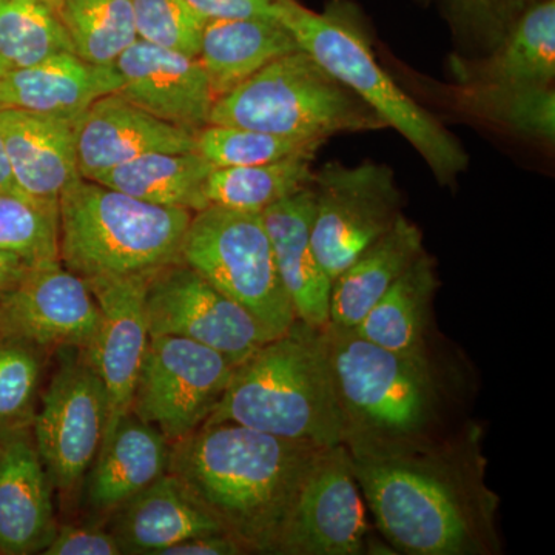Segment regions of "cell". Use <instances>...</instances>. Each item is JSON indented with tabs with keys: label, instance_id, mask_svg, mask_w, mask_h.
<instances>
[{
	"label": "cell",
	"instance_id": "40",
	"mask_svg": "<svg viewBox=\"0 0 555 555\" xmlns=\"http://www.w3.org/2000/svg\"><path fill=\"white\" fill-rule=\"evenodd\" d=\"M247 554L246 550L235 539L218 532L193 537V539L179 542L177 545L167 547L159 555H240Z\"/></svg>",
	"mask_w": 555,
	"mask_h": 555
},
{
	"label": "cell",
	"instance_id": "31",
	"mask_svg": "<svg viewBox=\"0 0 555 555\" xmlns=\"http://www.w3.org/2000/svg\"><path fill=\"white\" fill-rule=\"evenodd\" d=\"M57 14L75 53L90 64L113 67L138 39L130 0H61Z\"/></svg>",
	"mask_w": 555,
	"mask_h": 555
},
{
	"label": "cell",
	"instance_id": "35",
	"mask_svg": "<svg viewBox=\"0 0 555 555\" xmlns=\"http://www.w3.org/2000/svg\"><path fill=\"white\" fill-rule=\"evenodd\" d=\"M40 372L39 347L0 341V430L33 425Z\"/></svg>",
	"mask_w": 555,
	"mask_h": 555
},
{
	"label": "cell",
	"instance_id": "37",
	"mask_svg": "<svg viewBox=\"0 0 555 555\" xmlns=\"http://www.w3.org/2000/svg\"><path fill=\"white\" fill-rule=\"evenodd\" d=\"M532 2L534 0H454L451 20L462 35L476 36V42L486 53L505 38Z\"/></svg>",
	"mask_w": 555,
	"mask_h": 555
},
{
	"label": "cell",
	"instance_id": "33",
	"mask_svg": "<svg viewBox=\"0 0 555 555\" xmlns=\"http://www.w3.org/2000/svg\"><path fill=\"white\" fill-rule=\"evenodd\" d=\"M323 142L276 137L241 127L208 126L196 133V152L215 169L259 166L294 156H317Z\"/></svg>",
	"mask_w": 555,
	"mask_h": 555
},
{
	"label": "cell",
	"instance_id": "21",
	"mask_svg": "<svg viewBox=\"0 0 555 555\" xmlns=\"http://www.w3.org/2000/svg\"><path fill=\"white\" fill-rule=\"evenodd\" d=\"M455 83L491 87H545L555 78V2L531 3L494 49L476 57L454 54Z\"/></svg>",
	"mask_w": 555,
	"mask_h": 555
},
{
	"label": "cell",
	"instance_id": "28",
	"mask_svg": "<svg viewBox=\"0 0 555 555\" xmlns=\"http://www.w3.org/2000/svg\"><path fill=\"white\" fill-rule=\"evenodd\" d=\"M214 169L196 150L153 152L108 170L94 182L145 203L196 214L208 207L204 188Z\"/></svg>",
	"mask_w": 555,
	"mask_h": 555
},
{
	"label": "cell",
	"instance_id": "20",
	"mask_svg": "<svg viewBox=\"0 0 555 555\" xmlns=\"http://www.w3.org/2000/svg\"><path fill=\"white\" fill-rule=\"evenodd\" d=\"M278 272L297 320L326 327L331 318L332 280L313 250V195L305 189L261 211Z\"/></svg>",
	"mask_w": 555,
	"mask_h": 555
},
{
	"label": "cell",
	"instance_id": "14",
	"mask_svg": "<svg viewBox=\"0 0 555 555\" xmlns=\"http://www.w3.org/2000/svg\"><path fill=\"white\" fill-rule=\"evenodd\" d=\"M100 320L96 298L83 278L60 259L39 262L0 299V341L86 350Z\"/></svg>",
	"mask_w": 555,
	"mask_h": 555
},
{
	"label": "cell",
	"instance_id": "11",
	"mask_svg": "<svg viewBox=\"0 0 555 555\" xmlns=\"http://www.w3.org/2000/svg\"><path fill=\"white\" fill-rule=\"evenodd\" d=\"M108 422L104 383L82 349L62 360L33 418V438L51 485L69 495L93 465Z\"/></svg>",
	"mask_w": 555,
	"mask_h": 555
},
{
	"label": "cell",
	"instance_id": "4",
	"mask_svg": "<svg viewBox=\"0 0 555 555\" xmlns=\"http://www.w3.org/2000/svg\"><path fill=\"white\" fill-rule=\"evenodd\" d=\"M192 217L78 177L60 198V261L83 280L156 272L181 261Z\"/></svg>",
	"mask_w": 555,
	"mask_h": 555
},
{
	"label": "cell",
	"instance_id": "41",
	"mask_svg": "<svg viewBox=\"0 0 555 555\" xmlns=\"http://www.w3.org/2000/svg\"><path fill=\"white\" fill-rule=\"evenodd\" d=\"M36 264L39 262L35 259L17 251L0 248V299L5 298L10 292L20 286L21 281Z\"/></svg>",
	"mask_w": 555,
	"mask_h": 555
},
{
	"label": "cell",
	"instance_id": "18",
	"mask_svg": "<svg viewBox=\"0 0 555 555\" xmlns=\"http://www.w3.org/2000/svg\"><path fill=\"white\" fill-rule=\"evenodd\" d=\"M53 485L31 426L0 430V554L42 553L54 534Z\"/></svg>",
	"mask_w": 555,
	"mask_h": 555
},
{
	"label": "cell",
	"instance_id": "36",
	"mask_svg": "<svg viewBox=\"0 0 555 555\" xmlns=\"http://www.w3.org/2000/svg\"><path fill=\"white\" fill-rule=\"evenodd\" d=\"M138 39L198 57L207 21L188 0H130Z\"/></svg>",
	"mask_w": 555,
	"mask_h": 555
},
{
	"label": "cell",
	"instance_id": "30",
	"mask_svg": "<svg viewBox=\"0 0 555 555\" xmlns=\"http://www.w3.org/2000/svg\"><path fill=\"white\" fill-rule=\"evenodd\" d=\"M313 160L315 156H294L259 166L214 169L204 196L208 206L261 214L278 201L310 188Z\"/></svg>",
	"mask_w": 555,
	"mask_h": 555
},
{
	"label": "cell",
	"instance_id": "1",
	"mask_svg": "<svg viewBox=\"0 0 555 555\" xmlns=\"http://www.w3.org/2000/svg\"><path fill=\"white\" fill-rule=\"evenodd\" d=\"M483 430L396 440H350L353 474L375 528L393 554H502L500 496L486 483Z\"/></svg>",
	"mask_w": 555,
	"mask_h": 555
},
{
	"label": "cell",
	"instance_id": "10",
	"mask_svg": "<svg viewBox=\"0 0 555 555\" xmlns=\"http://www.w3.org/2000/svg\"><path fill=\"white\" fill-rule=\"evenodd\" d=\"M235 367L228 357L192 339L150 337L130 412L177 443L207 422Z\"/></svg>",
	"mask_w": 555,
	"mask_h": 555
},
{
	"label": "cell",
	"instance_id": "25",
	"mask_svg": "<svg viewBox=\"0 0 555 555\" xmlns=\"http://www.w3.org/2000/svg\"><path fill=\"white\" fill-rule=\"evenodd\" d=\"M299 49L294 35L272 17L207 21L198 60L218 100L270 62Z\"/></svg>",
	"mask_w": 555,
	"mask_h": 555
},
{
	"label": "cell",
	"instance_id": "3",
	"mask_svg": "<svg viewBox=\"0 0 555 555\" xmlns=\"http://www.w3.org/2000/svg\"><path fill=\"white\" fill-rule=\"evenodd\" d=\"M206 423H236L320 448L346 444L326 327L297 320L286 334L236 364Z\"/></svg>",
	"mask_w": 555,
	"mask_h": 555
},
{
	"label": "cell",
	"instance_id": "29",
	"mask_svg": "<svg viewBox=\"0 0 555 555\" xmlns=\"http://www.w3.org/2000/svg\"><path fill=\"white\" fill-rule=\"evenodd\" d=\"M449 101L463 115L491 124L514 137L553 145L555 91L545 87H491L455 83Z\"/></svg>",
	"mask_w": 555,
	"mask_h": 555
},
{
	"label": "cell",
	"instance_id": "19",
	"mask_svg": "<svg viewBox=\"0 0 555 555\" xmlns=\"http://www.w3.org/2000/svg\"><path fill=\"white\" fill-rule=\"evenodd\" d=\"M76 120L0 108V137L22 195L60 206L62 192L79 177Z\"/></svg>",
	"mask_w": 555,
	"mask_h": 555
},
{
	"label": "cell",
	"instance_id": "34",
	"mask_svg": "<svg viewBox=\"0 0 555 555\" xmlns=\"http://www.w3.org/2000/svg\"><path fill=\"white\" fill-rule=\"evenodd\" d=\"M0 248L38 262L60 259V206L0 195Z\"/></svg>",
	"mask_w": 555,
	"mask_h": 555
},
{
	"label": "cell",
	"instance_id": "22",
	"mask_svg": "<svg viewBox=\"0 0 555 555\" xmlns=\"http://www.w3.org/2000/svg\"><path fill=\"white\" fill-rule=\"evenodd\" d=\"M122 86L113 67L94 65L76 53H61L0 78V108L24 109L54 118L78 119L94 101Z\"/></svg>",
	"mask_w": 555,
	"mask_h": 555
},
{
	"label": "cell",
	"instance_id": "42",
	"mask_svg": "<svg viewBox=\"0 0 555 555\" xmlns=\"http://www.w3.org/2000/svg\"><path fill=\"white\" fill-rule=\"evenodd\" d=\"M17 193L21 192L20 189H17L13 169H11L9 153H7L5 149V142H3L2 137H0V195H17Z\"/></svg>",
	"mask_w": 555,
	"mask_h": 555
},
{
	"label": "cell",
	"instance_id": "5",
	"mask_svg": "<svg viewBox=\"0 0 555 555\" xmlns=\"http://www.w3.org/2000/svg\"><path fill=\"white\" fill-rule=\"evenodd\" d=\"M275 17L321 67L406 139L440 184H455L469 166L462 142L397 86L378 64L371 40L352 16L339 11L315 13L297 0H278Z\"/></svg>",
	"mask_w": 555,
	"mask_h": 555
},
{
	"label": "cell",
	"instance_id": "45",
	"mask_svg": "<svg viewBox=\"0 0 555 555\" xmlns=\"http://www.w3.org/2000/svg\"><path fill=\"white\" fill-rule=\"evenodd\" d=\"M441 2H443L444 5H447V9L449 11V16H451L452 7H454V0H441Z\"/></svg>",
	"mask_w": 555,
	"mask_h": 555
},
{
	"label": "cell",
	"instance_id": "17",
	"mask_svg": "<svg viewBox=\"0 0 555 555\" xmlns=\"http://www.w3.org/2000/svg\"><path fill=\"white\" fill-rule=\"evenodd\" d=\"M79 177L101 175L153 152H192L196 133L164 122L118 93L94 101L76 120Z\"/></svg>",
	"mask_w": 555,
	"mask_h": 555
},
{
	"label": "cell",
	"instance_id": "38",
	"mask_svg": "<svg viewBox=\"0 0 555 555\" xmlns=\"http://www.w3.org/2000/svg\"><path fill=\"white\" fill-rule=\"evenodd\" d=\"M43 555H120L118 539L113 532L98 528L62 526L42 551Z\"/></svg>",
	"mask_w": 555,
	"mask_h": 555
},
{
	"label": "cell",
	"instance_id": "6",
	"mask_svg": "<svg viewBox=\"0 0 555 555\" xmlns=\"http://www.w3.org/2000/svg\"><path fill=\"white\" fill-rule=\"evenodd\" d=\"M328 356L347 441L396 440L447 429V387L433 356H404L353 328L327 324Z\"/></svg>",
	"mask_w": 555,
	"mask_h": 555
},
{
	"label": "cell",
	"instance_id": "43",
	"mask_svg": "<svg viewBox=\"0 0 555 555\" xmlns=\"http://www.w3.org/2000/svg\"><path fill=\"white\" fill-rule=\"evenodd\" d=\"M10 65L7 64L5 61L2 60V57H0V78H2V76H5L7 73L10 72Z\"/></svg>",
	"mask_w": 555,
	"mask_h": 555
},
{
	"label": "cell",
	"instance_id": "23",
	"mask_svg": "<svg viewBox=\"0 0 555 555\" xmlns=\"http://www.w3.org/2000/svg\"><path fill=\"white\" fill-rule=\"evenodd\" d=\"M170 456V441L129 412L102 438L83 478L87 503L101 513H115L169 473Z\"/></svg>",
	"mask_w": 555,
	"mask_h": 555
},
{
	"label": "cell",
	"instance_id": "2",
	"mask_svg": "<svg viewBox=\"0 0 555 555\" xmlns=\"http://www.w3.org/2000/svg\"><path fill=\"white\" fill-rule=\"evenodd\" d=\"M321 449L236 423H206L171 443L169 473L247 554L280 555Z\"/></svg>",
	"mask_w": 555,
	"mask_h": 555
},
{
	"label": "cell",
	"instance_id": "16",
	"mask_svg": "<svg viewBox=\"0 0 555 555\" xmlns=\"http://www.w3.org/2000/svg\"><path fill=\"white\" fill-rule=\"evenodd\" d=\"M120 96L171 126L198 133L215 96L198 57L137 39L115 62Z\"/></svg>",
	"mask_w": 555,
	"mask_h": 555
},
{
	"label": "cell",
	"instance_id": "7",
	"mask_svg": "<svg viewBox=\"0 0 555 555\" xmlns=\"http://www.w3.org/2000/svg\"><path fill=\"white\" fill-rule=\"evenodd\" d=\"M208 124L323 144L337 134L387 129L366 102L302 49L218 98Z\"/></svg>",
	"mask_w": 555,
	"mask_h": 555
},
{
	"label": "cell",
	"instance_id": "9",
	"mask_svg": "<svg viewBox=\"0 0 555 555\" xmlns=\"http://www.w3.org/2000/svg\"><path fill=\"white\" fill-rule=\"evenodd\" d=\"M310 238L321 268L334 283L360 255L392 228L401 215V192L389 166L327 163L310 184Z\"/></svg>",
	"mask_w": 555,
	"mask_h": 555
},
{
	"label": "cell",
	"instance_id": "8",
	"mask_svg": "<svg viewBox=\"0 0 555 555\" xmlns=\"http://www.w3.org/2000/svg\"><path fill=\"white\" fill-rule=\"evenodd\" d=\"M181 261L243 306L273 339L297 321L261 214L218 206L196 211Z\"/></svg>",
	"mask_w": 555,
	"mask_h": 555
},
{
	"label": "cell",
	"instance_id": "12",
	"mask_svg": "<svg viewBox=\"0 0 555 555\" xmlns=\"http://www.w3.org/2000/svg\"><path fill=\"white\" fill-rule=\"evenodd\" d=\"M145 310L150 337L189 338L235 364L273 339L243 306L182 261L153 273Z\"/></svg>",
	"mask_w": 555,
	"mask_h": 555
},
{
	"label": "cell",
	"instance_id": "26",
	"mask_svg": "<svg viewBox=\"0 0 555 555\" xmlns=\"http://www.w3.org/2000/svg\"><path fill=\"white\" fill-rule=\"evenodd\" d=\"M423 232L403 214L332 283L328 324L356 328L401 273L425 251Z\"/></svg>",
	"mask_w": 555,
	"mask_h": 555
},
{
	"label": "cell",
	"instance_id": "32",
	"mask_svg": "<svg viewBox=\"0 0 555 555\" xmlns=\"http://www.w3.org/2000/svg\"><path fill=\"white\" fill-rule=\"evenodd\" d=\"M61 53H75L60 14L42 0H0V57L28 68Z\"/></svg>",
	"mask_w": 555,
	"mask_h": 555
},
{
	"label": "cell",
	"instance_id": "39",
	"mask_svg": "<svg viewBox=\"0 0 555 555\" xmlns=\"http://www.w3.org/2000/svg\"><path fill=\"white\" fill-rule=\"evenodd\" d=\"M188 2L206 21L250 20V17L276 20L278 0H188Z\"/></svg>",
	"mask_w": 555,
	"mask_h": 555
},
{
	"label": "cell",
	"instance_id": "15",
	"mask_svg": "<svg viewBox=\"0 0 555 555\" xmlns=\"http://www.w3.org/2000/svg\"><path fill=\"white\" fill-rule=\"evenodd\" d=\"M153 273L86 280L101 313L96 337L83 352L107 390L108 422L104 437L130 412L150 341L145 297Z\"/></svg>",
	"mask_w": 555,
	"mask_h": 555
},
{
	"label": "cell",
	"instance_id": "13",
	"mask_svg": "<svg viewBox=\"0 0 555 555\" xmlns=\"http://www.w3.org/2000/svg\"><path fill=\"white\" fill-rule=\"evenodd\" d=\"M372 535L349 448L321 449L288 521L280 555H363Z\"/></svg>",
	"mask_w": 555,
	"mask_h": 555
},
{
	"label": "cell",
	"instance_id": "27",
	"mask_svg": "<svg viewBox=\"0 0 555 555\" xmlns=\"http://www.w3.org/2000/svg\"><path fill=\"white\" fill-rule=\"evenodd\" d=\"M438 286L436 259L425 250L393 281L353 331L392 352L430 356L427 331Z\"/></svg>",
	"mask_w": 555,
	"mask_h": 555
},
{
	"label": "cell",
	"instance_id": "44",
	"mask_svg": "<svg viewBox=\"0 0 555 555\" xmlns=\"http://www.w3.org/2000/svg\"><path fill=\"white\" fill-rule=\"evenodd\" d=\"M42 2H46L47 5H50L51 9H53L54 11H60V7H61V0H42Z\"/></svg>",
	"mask_w": 555,
	"mask_h": 555
},
{
	"label": "cell",
	"instance_id": "24",
	"mask_svg": "<svg viewBox=\"0 0 555 555\" xmlns=\"http://www.w3.org/2000/svg\"><path fill=\"white\" fill-rule=\"evenodd\" d=\"M115 513L112 532L122 554L159 555L193 537L224 532L171 473L153 481Z\"/></svg>",
	"mask_w": 555,
	"mask_h": 555
}]
</instances>
